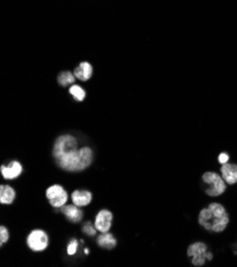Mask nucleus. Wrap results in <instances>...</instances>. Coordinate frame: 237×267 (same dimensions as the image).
Here are the masks:
<instances>
[{
    "mask_svg": "<svg viewBox=\"0 0 237 267\" xmlns=\"http://www.w3.org/2000/svg\"><path fill=\"white\" fill-rule=\"evenodd\" d=\"M78 146L77 138L70 134H64L56 140L52 156L58 168L70 172H78L90 168L92 162V148Z\"/></svg>",
    "mask_w": 237,
    "mask_h": 267,
    "instance_id": "1",
    "label": "nucleus"
},
{
    "mask_svg": "<svg viewBox=\"0 0 237 267\" xmlns=\"http://www.w3.org/2000/svg\"><path fill=\"white\" fill-rule=\"evenodd\" d=\"M228 214L226 208L218 202H212L208 208H202L198 216L201 227L210 232H222L228 227Z\"/></svg>",
    "mask_w": 237,
    "mask_h": 267,
    "instance_id": "2",
    "label": "nucleus"
},
{
    "mask_svg": "<svg viewBox=\"0 0 237 267\" xmlns=\"http://www.w3.org/2000/svg\"><path fill=\"white\" fill-rule=\"evenodd\" d=\"M202 181L206 184V194L210 197L222 195L226 190V182L217 172H206L202 174Z\"/></svg>",
    "mask_w": 237,
    "mask_h": 267,
    "instance_id": "3",
    "label": "nucleus"
},
{
    "mask_svg": "<svg viewBox=\"0 0 237 267\" xmlns=\"http://www.w3.org/2000/svg\"><path fill=\"white\" fill-rule=\"evenodd\" d=\"M27 245L34 252H44L49 246V236L42 229L33 230L27 238Z\"/></svg>",
    "mask_w": 237,
    "mask_h": 267,
    "instance_id": "4",
    "label": "nucleus"
},
{
    "mask_svg": "<svg viewBox=\"0 0 237 267\" xmlns=\"http://www.w3.org/2000/svg\"><path fill=\"white\" fill-rule=\"evenodd\" d=\"M46 197L50 206L54 208H62L67 204L68 194L66 190L60 184H54L46 190Z\"/></svg>",
    "mask_w": 237,
    "mask_h": 267,
    "instance_id": "5",
    "label": "nucleus"
},
{
    "mask_svg": "<svg viewBox=\"0 0 237 267\" xmlns=\"http://www.w3.org/2000/svg\"><path fill=\"white\" fill-rule=\"evenodd\" d=\"M188 256L194 266L204 265L206 260H208V246L202 242H196L188 248Z\"/></svg>",
    "mask_w": 237,
    "mask_h": 267,
    "instance_id": "6",
    "label": "nucleus"
},
{
    "mask_svg": "<svg viewBox=\"0 0 237 267\" xmlns=\"http://www.w3.org/2000/svg\"><path fill=\"white\" fill-rule=\"evenodd\" d=\"M113 213L108 210H101L98 212L95 218V227L100 233L108 232L112 227Z\"/></svg>",
    "mask_w": 237,
    "mask_h": 267,
    "instance_id": "7",
    "label": "nucleus"
},
{
    "mask_svg": "<svg viewBox=\"0 0 237 267\" xmlns=\"http://www.w3.org/2000/svg\"><path fill=\"white\" fill-rule=\"evenodd\" d=\"M22 165L18 161H13L8 166L2 165V168H0V172H2V177L6 180H14L18 178L22 174Z\"/></svg>",
    "mask_w": 237,
    "mask_h": 267,
    "instance_id": "8",
    "label": "nucleus"
},
{
    "mask_svg": "<svg viewBox=\"0 0 237 267\" xmlns=\"http://www.w3.org/2000/svg\"><path fill=\"white\" fill-rule=\"evenodd\" d=\"M61 211L64 214L66 220L72 222V224H78L82 220L83 218V211L80 210V206L76 204H65L61 208Z\"/></svg>",
    "mask_w": 237,
    "mask_h": 267,
    "instance_id": "9",
    "label": "nucleus"
},
{
    "mask_svg": "<svg viewBox=\"0 0 237 267\" xmlns=\"http://www.w3.org/2000/svg\"><path fill=\"white\" fill-rule=\"evenodd\" d=\"M72 204L80 208L88 206L92 200V194L86 190H76L72 194Z\"/></svg>",
    "mask_w": 237,
    "mask_h": 267,
    "instance_id": "10",
    "label": "nucleus"
},
{
    "mask_svg": "<svg viewBox=\"0 0 237 267\" xmlns=\"http://www.w3.org/2000/svg\"><path fill=\"white\" fill-rule=\"evenodd\" d=\"M222 176L224 180L228 183V184H235L237 183V165L233 163H226L222 164Z\"/></svg>",
    "mask_w": 237,
    "mask_h": 267,
    "instance_id": "11",
    "label": "nucleus"
},
{
    "mask_svg": "<svg viewBox=\"0 0 237 267\" xmlns=\"http://www.w3.org/2000/svg\"><path fill=\"white\" fill-rule=\"evenodd\" d=\"M74 74L80 81H88L92 76V66L88 62H81L74 70Z\"/></svg>",
    "mask_w": 237,
    "mask_h": 267,
    "instance_id": "12",
    "label": "nucleus"
},
{
    "mask_svg": "<svg viewBox=\"0 0 237 267\" xmlns=\"http://www.w3.org/2000/svg\"><path fill=\"white\" fill-rule=\"evenodd\" d=\"M16 198V190L11 186H0V204H11Z\"/></svg>",
    "mask_w": 237,
    "mask_h": 267,
    "instance_id": "13",
    "label": "nucleus"
},
{
    "mask_svg": "<svg viewBox=\"0 0 237 267\" xmlns=\"http://www.w3.org/2000/svg\"><path fill=\"white\" fill-rule=\"evenodd\" d=\"M97 244L101 248L114 249L117 245V240L112 233L106 232V233H101V234L98 236Z\"/></svg>",
    "mask_w": 237,
    "mask_h": 267,
    "instance_id": "14",
    "label": "nucleus"
},
{
    "mask_svg": "<svg viewBox=\"0 0 237 267\" xmlns=\"http://www.w3.org/2000/svg\"><path fill=\"white\" fill-rule=\"evenodd\" d=\"M76 76L68 72V70H65V72H62L58 74V84H60L61 86L63 88H66V86H72L74 81H76Z\"/></svg>",
    "mask_w": 237,
    "mask_h": 267,
    "instance_id": "15",
    "label": "nucleus"
},
{
    "mask_svg": "<svg viewBox=\"0 0 237 267\" xmlns=\"http://www.w3.org/2000/svg\"><path fill=\"white\" fill-rule=\"evenodd\" d=\"M70 95L77 100V102H83L84 99H86V90H84L78 84H72L70 88Z\"/></svg>",
    "mask_w": 237,
    "mask_h": 267,
    "instance_id": "16",
    "label": "nucleus"
},
{
    "mask_svg": "<svg viewBox=\"0 0 237 267\" xmlns=\"http://www.w3.org/2000/svg\"><path fill=\"white\" fill-rule=\"evenodd\" d=\"M82 231H83L84 233H86V236H95L98 230H97L96 227H95V224H92L90 222H86V224H83Z\"/></svg>",
    "mask_w": 237,
    "mask_h": 267,
    "instance_id": "17",
    "label": "nucleus"
},
{
    "mask_svg": "<svg viewBox=\"0 0 237 267\" xmlns=\"http://www.w3.org/2000/svg\"><path fill=\"white\" fill-rule=\"evenodd\" d=\"M78 247H79V244H78V240L76 238H72L68 246H67V254H68L70 256H74L77 254L78 252Z\"/></svg>",
    "mask_w": 237,
    "mask_h": 267,
    "instance_id": "18",
    "label": "nucleus"
},
{
    "mask_svg": "<svg viewBox=\"0 0 237 267\" xmlns=\"http://www.w3.org/2000/svg\"><path fill=\"white\" fill-rule=\"evenodd\" d=\"M10 234H9V230H8L4 226L0 227V245H4V243H6L8 240H9Z\"/></svg>",
    "mask_w": 237,
    "mask_h": 267,
    "instance_id": "19",
    "label": "nucleus"
},
{
    "mask_svg": "<svg viewBox=\"0 0 237 267\" xmlns=\"http://www.w3.org/2000/svg\"><path fill=\"white\" fill-rule=\"evenodd\" d=\"M228 158H230V156H228V154L226 152H222V154H220L219 156H218V161L220 164H226L228 162Z\"/></svg>",
    "mask_w": 237,
    "mask_h": 267,
    "instance_id": "20",
    "label": "nucleus"
},
{
    "mask_svg": "<svg viewBox=\"0 0 237 267\" xmlns=\"http://www.w3.org/2000/svg\"><path fill=\"white\" fill-rule=\"evenodd\" d=\"M84 252H86V254H88L90 252H88V248H86V249H84Z\"/></svg>",
    "mask_w": 237,
    "mask_h": 267,
    "instance_id": "21",
    "label": "nucleus"
}]
</instances>
